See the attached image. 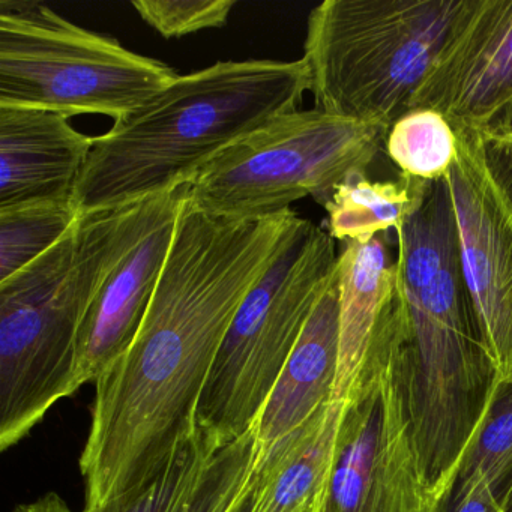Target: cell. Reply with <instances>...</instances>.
Segmentation results:
<instances>
[{
	"label": "cell",
	"mask_w": 512,
	"mask_h": 512,
	"mask_svg": "<svg viewBox=\"0 0 512 512\" xmlns=\"http://www.w3.org/2000/svg\"><path fill=\"white\" fill-rule=\"evenodd\" d=\"M302 223L292 209L260 220L214 217L184 191L145 320L94 382L82 512L139 493L193 440L200 395L239 307Z\"/></svg>",
	"instance_id": "obj_1"
},
{
	"label": "cell",
	"mask_w": 512,
	"mask_h": 512,
	"mask_svg": "<svg viewBox=\"0 0 512 512\" xmlns=\"http://www.w3.org/2000/svg\"><path fill=\"white\" fill-rule=\"evenodd\" d=\"M397 238L406 310L398 379L422 473L440 502L487 415L499 377L467 298L446 179L433 182Z\"/></svg>",
	"instance_id": "obj_2"
},
{
	"label": "cell",
	"mask_w": 512,
	"mask_h": 512,
	"mask_svg": "<svg viewBox=\"0 0 512 512\" xmlns=\"http://www.w3.org/2000/svg\"><path fill=\"white\" fill-rule=\"evenodd\" d=\"M310 91L299 61H227L179 76L94 137L74 190L79 217L181 190L226 149L298 110Z\"/></svg>",
	"instance_id": "obj_3"
},
{
	"label": "cell",
	"mask_w": 512,
	"mask_h": 512,
	"mask_svg": "<svg viewBox=\"0 0 512 512\" xmlns=\"http://www.w3.org/2000/svg\"><path fill=\"white\" fill-rule=\"evenodd\" d=\"M172 193L80 217L28 268L0 283V449L22 442L83 386L82 331L113 269Z\"/></svg>",
	"instance_id": "obj_4"
},
{
	"label": "cell",
	"mask_w": 512,
	"mask_h": 512,
	"mask_svg": "<svg viewBox=\"0 0 512 512\" xmlns=\"http://www.w3.org/2000/svg\"><path fill=\"white\" fill-rule=\"evenodd\" d=\"M464 0H326L308 17L314 109L392 125L433 64Z\"/></svg>",
	"instance_id": "obj_5"
},
{
	"label": "cell",
	"mask_w": 512,
	"mask_h": 512,
	"mask_svg": "<svg viewBox=\"0 0 512 512\" xmlns=\"http://www.w3.org/2000/svg\"><path fill=\"white\" fill-rule=\"evenodd\" d=\"M335 241L304 220L242 302L197 404L218 446L253 428L337 266Z\"/></svg>",
	"instance_id": "obj_6"
},
{
	"label": "cell",
	"mask_w": 512,
	"mask_h": 512,
	"mask_svg": "<svg viewBox=\"0 0 512 512\" xmlns=\"http://www.w3.org/2000/svg\"><path fill=\"white\" fill-rule=\"evenodd\" d=\"M388 133L316 109L284 113L203 167L185 199L229 220L281 214L308 196L325 206L350 176L367 173Z\"/></svg>",
	"instance_id": "obj_7"
},
{
	"label": "cell",
	"mask_w": 512,
	"mask_h": 512,
	"mask_svg": "<svg viewBox=\"0 0 512 512\" xmlns=\"http://www.w3.org/2000/svg\"><path fill=\"white\" fill-rule=\"evenodd\" d=\"M178 74L50 8L2 7L0 107L121 122L172 85Z\"/></svg>",
	"instance_id": "obj_8"
},
{
	"label": "cell",
	"mask_w": 512,
	"mask_h": 512,
	"mask_svg": "<svg viewBox=\"0 0 512 512\" xmlns=\"http://www.w3.org/2000/svg\"><path fill=\"white\" fill-rule=\"evenodd\" d=\"M401 298L343 404L334 463L317 512H437L410 434L397 371Z\"/></svg>",
	"instance_id": "obj_9"
},
{
	"label": "cell",
	"mask_w": 512,
	"mask_h": 512,
	"mask_svg": "<svg viewBox=\"0 0 512 512\" xmlns=\"http://www.w3.org/2000/svg\"><path fill=\"white\" fill-rule=\"evenodd\" d=\"M457 157L446 181L458 254L479 337L503 382L512 380V205L488 170L478 140L454 128Z\"/></svg>",
	"instance_id": "obj_10"
},
{
	"label": "cell",
	"mask_w": 512,
	"mask_h": 512,
	"mask_svg": "<svg viewBox=\"0 0 512 512\" xmlns=\"http://www.w3.org/2000/svg\"><path fill=\"white\" fill-rule=\"evenodd\" d=\"M512 98V0H464L410 110L478 130Z\"/></svg>",
	"instance_id": "obj_11"
},
{
	"label": "cell",
	"mask_w": 512,
	"mask_h": 512,
	"mask_svg": "<svg viewBox=\"0 0 512 512\" xmlns=\"http://www.w3.org/2000/svg\"><path fill=\"white\" fill-rule=\"evenodd\" d=\"M68 116L0 107V209L73 203L94 146Z\"/></svg>",
	"instance_id": "obj_12"
},
{
	"label": "cell",
	"mask_w": 512,
	"mask_h": 512,
	"mask_svg": "<svg viewBox=\"0 0 512 512\" xmlns=\"http://www.w3.org/2000/svg\"><path fill=\"white\" fill-rule=\"evenodd\" d=\"M182 200L184 188L175 191L148 232L98 290L82 331L83 385L95 382L136 338L166 265Z\"/></svg>",
	"instance_id": "obj_13"
},
{
	"label": "cell",
	"mask_w": 512,
	"mask_h": 512,
	"mask_svg": "<svg viewBox=\"0 0 512 512\" xmlns=\"http://www.w3.org/2000/svg\"><path fill=\"white\" fill-rule=\"evenodd\" d=\"M340 356L337 266L253 425L260 455L334 400Z\"/></svg>",
	"instance_id": "obj_14"
},
{
	"label": "cell",
	"mask_w": 512,
	"mask_h": 512,
	"mask_svg": "<svg viewBox=\"0 0 512 512\" xmlns=\"http://www.w3.org/2000/svg\"><path fill=\"white\" fill-rule=\"evenodd\" d=\"M340 290V356L335 401L346 400L377 332L401 299L397 259L382 235L347 242L337 260Z\"/></svg>",
	"instance_id": "obj_15"
},
{
	"label": "cell",
	"mask_w": 512,
	"mask_h": 512,
	"mask_svg": "<svg viewBox=\"0 0 512 512\" xmlns=\"http://www.w3.org/2000/svg\"><path fill=\"white\" fill-rule=\"evenodd\" d=\"M344 401H332L257 460L253 511L317 512L334 463Z\"/></svg>",
	"instance_id": "obj_16"
},
{
	"label": "cell",
	"mask_w": 512,
	"mask_h": 512,
	"mask_svg": "<svg viewBox=\"0 0 512 512\" xmlns=\"http://www.w3.org/2000/svg\"><path fill=\"white\" fill-rule=\"evenodd\" d=\"M433 182L403 175L397 181H370L367 173L350 176L325 205L328 233L334 241L368 242L388 230L395 233L421 209Z\"/></svg>",
	"instance_id": "obj_17"
},
{
	"label": "cell",
	"mask_w": 512,
	"mask_h": 512,
	"mask_svg": "<svg viewBox=\"0 0 512 512\" xmlns=\"http://www.w3.org/2000/svg\"><path fill=\"white\" fill-rule=\"evenodd\" d=\"M478 485L487 487L502 506L512 490V380H497L487 415L437 512L445 511Z\"/></svg>",
	"instance_id": "obj_18"
},
{
	"label": "cell",
	"mask_w": 512,
	"mask_h": 512,
	"mask_svg": "<svg viewBox=\"0 0 512 512\" xmlns=\"http://www.w3.org/2000/svg\"><path fill=\"white\" fill-rule=\"evenodd\" d=\"M79 218L73 203L0 209V283L52 250Z\"/></svg>",
	"instance_id": "obj_19"
},
{
	"label": "cell",
	"mask_w": 512,
	"mask_h": 512,
	"mask_svg": "<svg viewBox=\"0 0 512 512\" xmlns=\"http://www.w3.org/2000/svg\"><path fill=\"white\" fill-rule=\"evenodd\" d=\"M385 148L403 175L436 182L446 179L454 164L457 136L445 116L416 109L392 125Z\"/></svg>",
	"instance_id": "obj_20"
},
{
	"label": "cell",
	"mask_w": 512,
	"mask_h": 512,
	"mask_svg": "<svg viewBox=\"0 0 512 512\" xmlns=\"http://www.w3.org/2000/svg\"><path fill=\"white\" fill-rule=\"evenodd\" d=\"M259 445L253 428L211 455L175 512H232L250 491Z\"/></svg>",
	"instance_id": "obj_21"
},
{
	"label": "cell",
	"mask_w": 512,
	"mask_h": 512,
	"mask_svg": "<svg viewBox=\"0 0 512 512\" xmlns=\"http://www.w3.org/2000/svg\"><path fill=\"white\" fill-rule=\"evenodd\" d=\"M220 446L197 428L196 436L179 452L173 463L148 487L115 500L97 512H175L206 461Z\"/></svg>",
	"instance_id": "obj_22"
},
{
	"label": "cell",
	"mask_w": 512,
	"mask_h": 512,
	"mask_svg": "<svg viewBox=\"0 0 512 512\" xmlns=\"http://www.w3.org/2000/svg\"><path fill=\"white\" fill-rule=\"evenodd\" d=\"M235 0H139L134 10L164 38L223 28Z\"/></svg>",
	"instance_id": "obj_23"
},
{
	"label": "cell",
	"mask_w": 512,
	"mask_h": 512,
	"mask_svg": "<svg viewBox=\"0 0 512 512\" xmlns=\"http://www.w3.org/2000/svg\"><path fill=\"white\" fill-rule=\"evenodd\" d=\"M470 131L478 140L494 181L499 184L512 205V98L482 127Z\"/></svg>",
	"instance_id": "obj_24"
},
{
	"label": "cell",
	"mask_w": 512,
	"mask_h": 512,
	"mask_svg": "<svg viewBox=\"0 0 512 512\" xmlns=\"http://www.w3.org/2000/svg\"><path fill=\"white\" fill-rule=\"evenodd\" d=\"M443 512H506L487 487L472 488Z\"/></svg>",
	"instance_id": "obj_25"
},
{
	"label": "cell",
	"mask_w": 512,
	"mask_h": 512,
	"mask_svg": "<svg viewBox=\"0 0 512 512\" xmlns=\"http://www.w3.org/2000/svg\"><path fill=\"white\" fill-rule=\"evenodd\" d=\"M11 512H73L58 493H46L34 502L22 503Z\"/></svg>",
	"instance_id": "obj_26"
},
{
	"label": "cell",
	"mask_w": 512,
	"mask_h": 512,
	"mask_svg": "<svg viewBox=\"0 0 512 512\" xmlns=\"http://www.w3.org/2000/svg\"><path fill=\"white\" fill-rule=\"evenodd\" d=\"M254 497H256V491H254V482L251 485L250 491L245 494L244 499L236 505V508L232 512H251L254 506Z\"/></svg>",
	"instance_id": "obj_27"
},
{
	"label": "cell",
	"mask_w": 512,
	"mask_h": 512,
	"mask_svg": "<svg viewBox=\"0 0 512 512\" xmlns=\"http://www.w3.org/2000/svg\"><path fill=\"white\" fill-rule=\"evenodd\" d=\"M503 509L506 512H512V490L509 491L508 496H506L505 502H503Z\"/></svg>",
	"instance_id": "obj_28"
}]
</instances>
